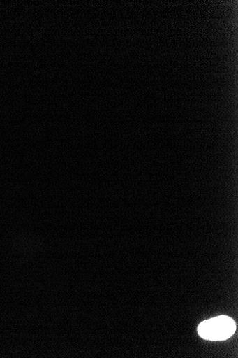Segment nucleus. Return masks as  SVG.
I'll return each instance as SVG.
<instances>
[{"mask_svg": "<svg viewBox=\"0 0 238 358\" xmlns=\"http://www.w3.org/2000/svg\"><path fill=\"white\" fill-rule=\"evenodd\" d=\"M235 330L234 320L230 317L221 315L201 322L198 333L203 339L217 341L230 338Z\"/></svg>", "mask_w": 238, "mask_h": 358, "instance_id": "1", "label": "nucleus"}]
</instances>
